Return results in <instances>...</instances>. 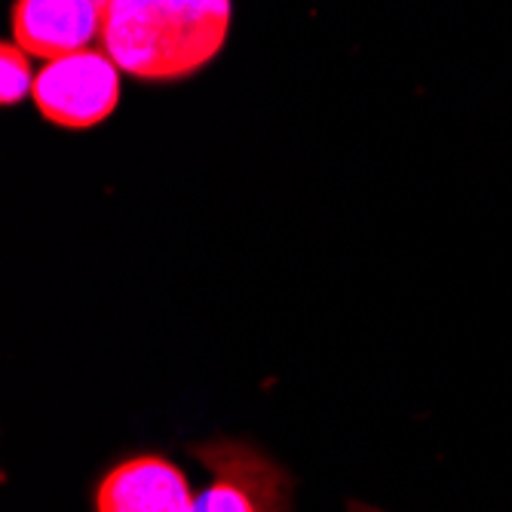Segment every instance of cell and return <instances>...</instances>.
Segmentation results:
<instances>
[{
    "instance_id": "obj_2",
    "label": "cell",
    "mask_w": 512,
    "mask_h": 512,
    "mask_svg": "<svg viewBox=\"0 0 512 512\" xmlns=\"http://www.w3.org/2000/svg\"><path fill=\"white\" fill-rule=\"evenodd\" d=\"M120 68L105 50H83L46 62L34 77V105L43 120L62 129H92L105 123L123 96Z\"/></svg>"
},
{
    "instance_id": "obj_5",
    "label": "cell",
    "mask_w": 512,
    "mask_h": 512,
    "mask_svg": "<svg viewBox=\"0 0 512 512\" xmlns=\"http://www.w3.org/2000/svg\"><path fill=\"white\" fill-rule=\"evenodd\" d=\"M188 476L157 454L129 457L102 479L96 512H194Z\"/></svg>"
},
{
    "instance_id": "obj_6",
    "label": "cell",
    "mask_w": 512,
    "mask_h": 512,
    "mask_svg": "<svg viewBox=\"0 0 512 512\" xmlns=\"http://www.w3.org/2000/svg\"><path fill=\"white\" fill-rule=\"evenodd\" d=\"M31 56L22 50L19 43L7 40L0 46V102L7 108L22 102L34 89V74H31Z\"/></svg>"
},
{
    "instance_id": "obj_3",
    "label": "cell",
    "mask_w": 512,
    "mask_h": 512,
    "mask_svg": "<svg viewBox=\"0 0 512 512\" xmlns=\"http://www.w3.org/2000/svg\"><path fill=\"white\" fill-rule=\"evenodd\" d=\"M197 457L212 473V482L197 494L194 512H283L286 476L273 463L240 442H209Z\"/></svg>"
},
{
    "instance_id": "obj_4",
    "label": "cell",
    "mask_w": 512,
    "mask_h": 512,
    "mask_svg": "<svg viewBox=\"0 0 512 512\" xmlns=\"http://www.w3.org/2000/svg\"><path fill=\"white\" fill-rule=\"evenodd\" d=\"M13 43L31 59L56 62L83 50L102 34L99 0H13Z\"/></svg>"
},
{
    "instance_id": "obj_1",
    "label": "cell",
    "mask_w": 512,
    "mask_h": 512,
    "mask_svg": "<svg viewBox=\"0 0 512 512\" xmlns=\"http://www.w3.org/2000/svg\"><path fill=\"white\" fill-rule=\"evenodd\" d=\"M102 50L145 83H172L203 71L224 50L230 0H99Z\"/></svg>"
}]
</instances>
